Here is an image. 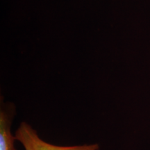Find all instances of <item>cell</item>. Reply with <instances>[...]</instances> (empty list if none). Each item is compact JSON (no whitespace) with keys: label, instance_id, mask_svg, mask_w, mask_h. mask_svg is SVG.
I'll return each mask as SVG.
<instances>
[{"label":"cell","instance_id":"cell-1","mask_svg":"<svg viewBox=\"0 0 150 150\" xmlns=\"http://www.w3.org/2000/svg\"><path fill=\"white\" fill-rule=\"evenodd\" d=\"M15 136L25 150H100L97 143L74 146H58L48 143L41 139L36 131L27 122H21Z\"/></svg>","mask_w":150,"mask_h":150},{"label":"cell","instance_id":"cell-2","mask_svg":"<svg viewBox=\"0 0 150 150\" xmlns=\"http://www.w3.org/2000/svg\"><path fill=\"white\" fill-rule=\"evenodd\" d=\"M16 115V106L1 100L0 106V150H17L16 136L11 133V125Z\"/></svg>","mask_w":150,"mask_h":150}]
</instances>
